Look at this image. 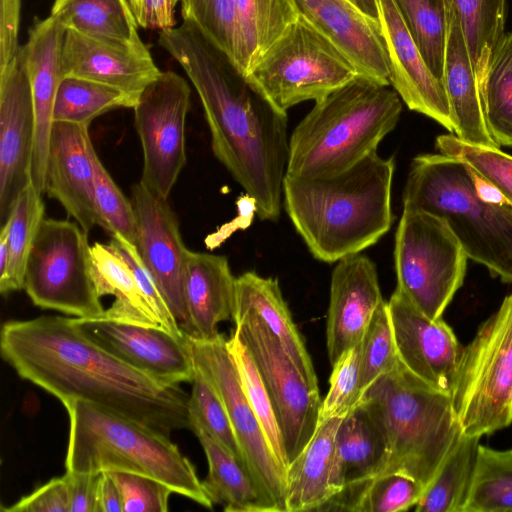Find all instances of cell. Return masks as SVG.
Listing matches in <instances>:
<instances>
[{
    "mask_svg": "<svg viewBox=\"0 0 512 512\" xmlns=\"http://www.w3.org/2000/svg\"><path fill=\"white\" fill-rule=\"evenodd\" d=\"M23 289L40 308L77 318L104 316L88 233L77 222L43 218L27 259Z\"/></svg>",
    "mask_w": 512,
    "mask_h": 512,
    "instance_id": "11",
    "label": "cell"
},
{
    "mask_svg": "<svg viewBox=\"0 0 512 512\" xmlns=\"http://www.w3.org/2000/svg\"><path fill=\"white\" fill-rule=\"evenodd\" d=\"M360 74L353 64L299 14L246 77L282 111L317 101Z\"/></svg>",
    "mask_w": 512,
    "mask_h": 512,
    "instance_id": "9",
    "label": "cell"
},
{
    "mask_svg": "<svg viewBox=\"0 0 512 512\" xmlns=\"http://www.w3.org/2000/svg\"><path fill=\"white\" fill-rule=\"evenodd\" d=\"M442 83L453 133L464 142L500 147L489 133L477 75L458 21L449 9Z\"/></svg>",
    "mask_w": 512,
    "mask_h": 512,
    "instance_id": "26",
    "label": "cell"
},
{
    "mask_svg": "<svg viewBox=\"0 0 512 512\" xmlns=\"http://www.w3.org/2000/svg\"><path fill=\"white\" fill-rule=\"evenodd\" d=\"M137 218L135 247L156 282L184 334L190 321L184 297V278L189 249L185 246L177 217L168 198L140 182L131 189Z\"/></svg>",
    "mask_w": 512,
    "mask_h": 512,
    "instance_id": "15",
    "label": "cell"
},
{
    "mask_svg": "<svg viewBox=\"0 0 512 512\" xmlns=\"http://www.w3.org/2000/svg\"><path fill=\"white\" fill-rule=\"evenodd\" d=\"M91 262L99 296L115 297L104 317L143 326H159L128 263L110 244L94 243Z\"/></svg>",
    "mask_w": 512,
    "mask_h": 512,
    "instance_id": "32",
    "label": "cell"
},
{
    "mask_svg": "<svg viewBox=\"0 0 512 512\" xmlns=\"http://www.w3.org/2000/svg\"><path fill=\"white\" fill-rule=\"evenodd\" d=\"M183 21L194 23L237 67L240 32L236 0H181Z\"/></svg>",
    "mask_w": 512,
    "mask_h": 512,
    "instance_id": "44",
    "label": "cell"
},
{
    "mask_svg": "<svg viewBox=\"0 0 512 512\" xmlns=\"http://www.w3.org/2000/svg\"><path fill=\"white\" fill-rule=\"evenodd\" d=\"M116 482L123 501V512H166L173 492L164 483L136 473L107 471Z\"/></svg>",
    "mask_w": 512,
    "mask_h": 512,
    "instance_id": "50",
    "label": "cell"
},
{
    "mask_svg": "<svg viewBox=\"0 0 512 512\" xmlns=\"http://www.w3.org/2000/svg\"><path fill=\"white\" fill-rule=\"evenodd\" d=\"M439 153L465 163L512 205V156L499 147L471 144L452 133L435 140Z\"/></svg>",
    "mask_w": 512,
    "mask_h": 512,
    "instance_id": "43",
    "label": "cell"
},
{
    "mask_svg": "<svg viewBox=\"0 0 512 512\" xmlns=\"http://www.w3.org/2000/svg\"><path fill=\"white\" fill-rule=\"evenodd\" d=\"M138 99L114 87L77 77H63L55 98L54 122L88 127L98 116L134 108Z\"/></svg>",
    "mask_w": 512,
    "mask_h": 512,
    "instance_id": "38",
    "label": "cell"
},
{
    "mask_svg": "<svg viewBox=\"0 0 512 512\" xmlns=\"http://www.w3.org/2000/svg\"><path fill=\"white\" fill-rule=\"evenodd\" d=\"M35 115L26 47L0 71V220L9 218L20 192L31 183Z\"/></svg>",
    "mask_w": 512,
    "mask_h": 512,
    "instance_id": "16",
    "label": "cell"
},
{
    "mask_svg": "<svg viewBox=\"0 0 512 512\" xmlns=\"http://www.w3.org/2000/svg\"><path fill=\"white\" fill-rule=\"evenodd\" d=\"M240 32L237 68L247 77L298 18L293 0H236Z\"/></svg>",
    "mask_w": 512,
    "mask_h": 512,
    "instance_id": "33",
    "label": "cell"
},
{
    "mask_svg": "<svg viewBox=\"0 0 512 512\" xmlns=\"http://www.w3.org/2000/svg\"><path fill=\"white\" fill-rule=\"evenodd\" d=\"M235 284L225 256L189 250L184 278L188 335L208 339L219 333V323L232 318Z\"/></svg>",
    "mask_w": 512,
    "mask_h": 512,
    "instance_id": "27",
    "label": "cell"
},
{
    "mask_svg": "<svg viewBox=\"0 0 512 512\" xmlns=\"http://www.w3.org/2000/svg\"><path fill=\"white\" fill-rule=\"evenodd\" d=\"M94 168V205L99 223L112 237H119L135 245L137 218L131 200H128L91 149Z\"/></svg>",
    "mask_w": 512,
    "mask_h": 512,
    "instance_id": "45",
    "label": "cell"
},
{
    "mask_svg": "<svg viewBox=\"0 0 512 512\" xmlns=\"http://www.w3.org/2000/svg\"><path fill=\"white\" fill-rule=\"evenodd\" d=\"M402 100L365 76L315 101L289 138L286 175L315 178L349 169L377 151L397 125Z\"/></svg>",
    "mask_w": 512,
    "mask_h": 512,
    "instance_id": "5",
    "label": "cell"
},
{
    "mask_svg": "<svg viewBox=\"0 0 512 512\" xmlns=\"http://www.w3.org/2000/svg\"><path fill=\"white\" fill-rule=\"evenodd\" d=\"M61 68L63 77L102 83L136 99L162 72L147 46L123 48L71 30L64 36Z\"/></svg>",
    "mask_w": 512,
    "mask_h": 512,
    "instance_id": "24",
    "label": "cell"
},
{
    "mask_svg": "<svg viewBox=\"0 0 512 512\" xmlns=\"http://www.w3.org/2000/svg\"><path fill=\"white\" fill-rule=\"evenodd\" d=\"M44 210L42 194L29 183L18 195L6 221L10 259L6 275L0 279L2 295L23 289L27 259Z\"/></svg>",
    "mask_w": 512,
    "mask_h": 512,
    "instance_id": "39",
    "label": "cell"
},
{
    "mask_svg": "<svg viewBox=\"0 0 512 512\" xmlns=\"http://www.w3.org/2000/svg\"><path fill=\"white\" fill-rule=\"evenodd\" d=\"M101 473L68 471L64 476L69 512H99L98 484Z\"/></svg>",
    "mask_w": 512,
    "mask_h": 512,
    "instance_id": "52",
    "label": "cell"
},
{
    "mask_svg": "<svg viewBox=\"0 0 512 512\" xmlns=\"http://www.w3.org/2000/svg\"><path fill=\"white\" fill-rule=\"evenodd\" d=\"M478 82L490 135L499 146L512 147V32L502 37Z\"/></svg>",
    "mask_w": 512,
    "mask_h": 512,
    "instance_id": "37",
    "label": "cell"
},
{
    "mask_svg": "<svg viewBox=\"0 0 512 512\" xmlns=\"http://www.w3.org/2000/svg\"><path fill=\"white\" fill-rule=\"evenodd\" d=\"M158 43L200 98L214 156L253 201L258 217L276 221L289 158L287 112L257 90L194 23L185 20L161 31Z\"/></svg>",
    "mask_w": 512,
    "mask_h": 512,
    "instance_id": "2",
    "label": "cell"
},
{
    "mask_svg": "<svg viewBox=\"0 0 512 512\" xmlns=\"http://www.w3.org/2000/svg\"><path fill=\"white\" fill-rule=\"evenodd\" d=\"M480 437L463 432L415 506L417 512H462L471 486Z\"/></svg>",
    "mask_w": 512,
    "mask_h": 512,
    "instance_id": "35",
    "label": "cell"
},
{
    "mask_svg": "<svg viewBox=\"0 0 512 512\" xmlns=\"http://www.w3.org/2000/svg\"><path fill=\"white\" fill-rule=\"evenodd\" d=\"M66 29L51 15L36 19L25 43L35 115L31 183L45 193V175L55 98L63 78L61 52Z\"/></svg>",
    "mask_w": 512,
    "mask_h": 512,
    "instance_id": "23",
    "label": "cell"
},
{
    "mask_svg": "<svg viewBox=\"0 0 512 512\" xmlns=\"http://www.w3.org/2000/svg\"><path fill=\"white\" fill-rule=\"evenodd\" d=\"M375 264L361 253L337 261L331 274L326 345L331 365L359 344L384 303Z\"/></svg>",
    "mask_w": 512,
    "mask_h": 512,
    "instance_id": "20",
    "label": "cell"
},
{
    "mask_svg": "<svg viewBox=\"0 0 512 512\" xmlns=\"http://www.w3.org/2000/svg\"><path fill=\"white\" fill-rule=\"evenodd\" d=\"M394 168L393 157L375 151L330 176H285L283 206L316 259L334 263L361 253L389 231Z\"/></svg>",
    "mask_w": 512,
    "mask_h": 512,
    "instance_id": "3",
    "label": "cell"
},
{
    "mask_svg": "<svg viewBox=\"0 0 512 512\" xmlns=\"http://www.w3.org/2000/svg\"><path fill=\"white\" fill-rule=\"evenodd\" d=\"M361 342L345 350L332 364L329 389L322 400L319 421L344 418L363 397Z\"/></svg>",
    "mask_w": 512,
    "mask_h": 512,
    "instance_id": "47",
    "label": "cell"
},
{
    "mask_svg": "<svg viewBox=\"0 0 512 512\" xmlns=\"http://www.w3.org/2000/svg\"><path fill=\"white\" fill-rule=\"evenodd\" d=\"M462 512H512V449L500 451L479 444Z\"/></svg>",
    "mask_w": 512,
    "mask_h": 512,
    "instance_id": "40",
    "label": "cell"
},
{
    "mask_svg": "<svg viewBox=\"0 0 512 512\" xmlns=\"http://www.w3.org/2000/svg\"><path fill=\"white\" fill-rule=\"evenodd\" d=\"M403 209L442 218L468 259L512 283V205L465 163L441 153L416 156Z\"/></svg>",
    "mask_w": 512,
    "mask_h": 512,
    "instance_id": "4",
    "label": "cell"
},
{
    "mask_svg": "<svg viewBox=\"0 0 512 512\" xmlns=\"http://www.w3.org/2000/svg\"><path fill=\"white\" fill-rule=\"evenodd\" d=\"M99 512H123V501L120 490L109 472L100 474L98 484Z\"/></svg>",
    "mask_w": 512,
    "mask_h": 512,
    "instance_id": "55",
    "label": "cell"
},
{
    "mask_svg": "<svg viewBox=\"0 0 512 512\" xmlns=\"http://www.w3.org/2000/svg\"><path fill=\"white\" fill-rule=\"evenodd\" d=\"M336 460L342 488L377 477L387 459L384 436L360 402L342 418L335 438Z\"/></svg>",
    "mask_w": 512,
    "mask_h": 512,
    "instance_id": "31",
    "label": "cell"
},
{
    "mask_svg": "<svg viewBox=\"0 0 512 512\" xmlns=\"http://www.w3.org/2000/svg\"><path fill=\"white\" fill-rule=\"evenodd\" d=\"M208 462L204 488L226 512H278L246 466L202 428L192 430Z\"/></svg>",
    "mask_w": 512,
    "mask_h": 512,
    "instance_id": "29",
    "label": "cell"
},
{
    "mask_svg": "<svg viewBox=\"0 0 512 512\" xmlns=\"http://www.w3.org/2000/svg\"><path fill=\"white\" fill-rule=\"evenodd\" d=\"M468 256L440 217L404 210L395 235L396 290L432 320L463 285Z\"/></svg>",
    "mask_w": 512,
    "mask_h": 512,
    "instance_id": "10",
    "label": "cell"
},
{
    "mask_svg": "<svg viewBox=\"0 0 512 512\" xmlns=\"http://www.w3.org/2000/svg\"><path fill=\"white\" fill-rule=\"evenodd\" d=\"M191 383L188 401L190 430L202 428L244 464L240 445L220 397L196 368Z\"/></svg>",
    "mask_w": 512,
    "mask_h": 512,
    "instance_id": "46",
    "label": "cell"
},
{
    "mask_svg": "<svg viewBox=\"0 0 512 512\" xmlns=\"http://www.w3.org/2000/svg\"><path fill=\"white\" fill-rule=\"evenodd\" d=\"M141 28L165 31L176 27L175 9L181 0H127Z\"/></svg>",
    "mask_w": 512,
    "mask_h": 512,
    "instance_id": "53",
    "label": "cell"
},
{
    "mask_svg": "<svg viewBox=\"0 0 512 512\" xmlns=\"http://www.w3.org/2000/svg\"><path fill=\"white\" fill-rule=\"evenodd\" d=\"M69 417L68 471L145 475L205 508L213 502L191 461L169 436L92 404H63Z\"/></svg>",
    "mask_w": 512,
    "mask_h": 512,
    "instance_id": "7",
    "label": "cell"
},
{
    "mask_svg": "<svg viewBox=\"0 0 512 512\" xmlns=\"http://www.w3.org/2000/svg\"><path fill=\"white\" fill-rule=\"evenodd\" d=\"M3 359L62 404L83 401L170 435L190 429L189 396L124 362L87 336L73 318L43 315L6 322Z\"/></svg>",
    "mask_w": 512,
    "mask_h": 512,
    "instance_id": "1",
    "label": "cell"
},
{
    "mask_svg": "<svg viewBox=\"0 0 512 512\" xmlns=\"http://www.w3.org/2000/svg\"><path fill=\"white\" fill-rule=\"evenodd\" d=\"M381 430L387 459L378 475L404 474L425 488L462 433L450 394L429 386L399 361L360 401Z\"/></svg>",
    "mask_w": 512,
    "mask_h": 512,
    "instance_id": "6",
    "label": "cell"
},
{
    "mask_svg": "<svg viewBox=\"0 0 512 512\" xmlns=\"http://www.w3.org/2000/svg\"><path fill=\"white\" fill-rule=\"evenodd\" d=\"M342 418L319 421L304 450L286 471V512L318 511L342 489L335 449Z\"/></svg>",
    "mask_w": 512,
    "mask_h": 512,
    "instance_id": "28",
    "label": "cell"
},
{
    "mask_svg": "<svg viewBox=\"0 0 512 512\" xmlns=\"http://www.w3.org/2000/svg\"><path fill=\"white\" fill-rule=\"evenodd\" d=\"M424 487L400 473H388L344 486L320 511L399 512L416 506Z\"/></svg>",
    "mask_w": 512,
    "mask_h": 512,
    "instance_id": "34",
    "label": "cell"
},
{
    "mask_svg": "<svg viewBox=\"0 0 512 512\" xmlns=\"http://www.w3.org/2000/svg\"><path fill=\"white\" fill-rule=\"evenodd\" d=\"M459 23L477 79L485 73L492 54L505 35L507 0H447Z\"/></svg>",
    "mask_w": 512,
    "mask_h": 512,
    "instance_id": "36",
    "label": "cell"
},
{
    "mask_svg": "<svg viewBox=\"0 0 512 512\" xmlns=\"http://www.w3.org/2000/svg\"><path fill=\"white\" fill-rule=\"evenodd\" d=\"M432 73L442 81L449 29L447 0H393Z\"/></svg>",
    "mask_w": 512,
    "mask_h": 512,
    "instance_id": "41",
    "label": "cell"
},
{
    "mask_svg": "<svg viewBox=\"0 0 512 512\" xmlns=\"http://www.w3.org/2000/svg\"><path fill=\"white\" fill-rule=\"evenodd\" d=\"M233 321V332L250 353L272 403L290 465L317 429L322 404L319 391L305 382L264 324L249 316L234 317Z\"/></svg>",
    "mask_w": 512,
    "mask_h": 512,
    "instance_id": "13",
    "label": "cell"
},
{
    "mask_svg": "<svg viewBox=\"0 0 512 512\" xmlns=\"http://www.w3.org/2000/svg\"><path fill=\"white\" fill-rule=\"evenodd\" d=\"M191 88L173 71H164L140 94L134 123L143 151L140 183L168 198L186 163L185 122Z\"/></svg>",
    "mask_w": 512,
    "mask_h": 512,
    "instance_id": "14",
    "label": "cell"
},
{
    "mask_svg": "<svg viewBox=\"0 0 512 512\" xmlns=\"http://www.w3.org/2000/svg\"><path fill=\"white\" fill-rule=\"evenodd\" d=\"M2 510L6 512H69V499L64 476L52 478Z\"/></svg>",
    "mask_w": 512,
    "mask_h": 512,
    "instance_id": "51",
    "label": "cell"
},
{
    "mask_svg": "<svg viewBox=\"0 0 512 512\" xmlns=\"http://www.w3.org/2000/svg\"><path fill=\"white\" fill-rule=\"evenodd\" d=\"M398 359L417 378L452 394L463 347L451 327L421 313L395 289L387 302Z\"/></svg>",
    "mask_w": 512,
    "mask_h": 512,
    "instance_id": "17",
    "label": "cell"
},
{
    "mask_svg": "<svg viewBox=\"0 0 512 512\" xmlns=\"http://www.w3.org/2000/svg\"><path fill=\"white\" fill-rule=\"evenodd\" d=\"M239 316L264 324L281 342L305 382L319 391L313 363L277 279L253 271L237 277L232 319Z\"/></svg>",
    "mask_w": 512,
    "mask_h": 512,
    "instance_id": "25",
    "label": "cell"
},
{
    "mask_svg": "<svg viewBox=\"0 0 512 512\" xmlns=\"http://www.w3.org/2000/svg\"><path fill=\"white\" fill-rule=\"evenodd\" d=\"M20 12L21 0H0V71L9 65L19 50Z\"/></svg>",
    "mask_w": 512,
    "mask_h": 512,
    "instance_id": "54",
    "label": "cell"
},
{
    "mask_svg": "<svg viewBox=\"0 0 512 512\" xmlns=\"http://www.w3.org/2000/svg\"><path fill=\"white\" fill-rule=\"evenodd\" d=\"M50 15L66 30L111 45L146 46L127 0H54Z\"/></svg>",
    "mask_w": 512,
    "mask_h": 512,
    "instance_id": "30",
    "label": "cell"
},
{
    "mask_svg": "<svg viewBox=\"0 0 512 512\" xmlns=\"http://www.w3.org/2000/svg\"><path fill=\"white\" fill-rule=\"evenodd\" d=\"M390 85L406 106L453 133L444 86L430 70L393 0H379Z\"/></svg>",
    "mask_w": 512,
    "mask_h": 512,
    "instance_id": "19",
    "label": "cell"
},
{
    "mask_svg": "<svg viewBox=\"0 0 512 512\" xmlns=\"http://www.w3.org/2000/svg\"><path fill=\"white\" fill-rule=\"evenodd\" d=\"M451 397L466 435L481 438L512 424V292L463 349Z\"/></svg>",
    "mask_w": 512,
    "mask_h": 512,
    "instance_id": "8",
    "label": "cell"
},
{
    "mask_svg": "<svg viewBox=\"0 0 512 512\" xmlns=\"http://www.w3.org/2000/svg\"><path fill=\"white\" fill-rule=\"evenodd\" d=\"M184 335L195 368L225 406L245 466L278 512H286V474L277 463L248 402L227 339L220 333L208 339Z\"/></svg>",
    "mask_w": 512,
    "mask_h": 512,
    "instance_id": "12",
    "label": "cell"
},
{
    "mask_svg": "<svg viewBox=\"0 0 512 512\" xmlns=\"http://www.w3.org/2000/svg\"><path fill=\"white\" fill-rule=\"evenodd\" d=\"M363 391L399 362L387 302L373 315L361 341Z\"/></svg>",
    "mask_w": 512,
    "mask_h": 512,
    "instance_id": "48",
    "label": "cell"
},
{
    "mask_svg": "<svg viewBox=\"0 0 512 512\" xmlns=\"http://www.w3.org/2000/svg\"><path fill=\"white\" fill-rule=\"evenodd\" d=\"M296 8L365 76L390 86L381 25L347 0H293Z\"/></svg>",
    "mask_w": 512,
    "mask_h": 512,
    "instance_id": "22",
    "label": "cell"
},
{
    "mask_svg": "<svg viewBox=\"0 0 512 512\" xmlns=\"http://www.w3.org/2000/svg\"><path fill=\"white\" fill-rule=\"evenodd\" d=\"M227 345L237 366L248 402L261 425L277 463L286 474L289 464L281 430L256 365L246 346L234 332L227 339Z\"/></svg>",
    "mask_w": 512,
    "mask_h": 512,
    "instance_id": "42",
    "label": "cell"
},
{
    "mask_svg": "<svg viewBox=\"0 0 512 512\" xmlns=\"http://www.w3.org/2000/svg\"><path fill=\"white\" fill-rule=\"evenodd\" d=\"M73 319L92 340L140 371L168 384L192 382L195 367L185 335L104 316Z\"/></svg>",
    "mask_w": 512,
    "mask_h": 512,
    "instance_id": "18",
    "label": "cell"
},
{
    "mask_svg": "<svg viewBox=\"0 0 512 512\" xmlns=\"http://www.w3.org/2000/svg\"><path fill=\"white\" fill-rule=\"evenodd\" d=\"M362 13L380 23L379 0H347Z\"/></svg>",
    "mask_w": 512,
    "mask_h": 512,
    "instance_id": "56",
    "label": "cell"
},
{
    "mask_svg": "<svg viewBox=\"0 0 512 512\" xmlns=\"http://www.w3.org/2000/svg\"><path fill=\"white\" fill-rule=\"evenodd\" d=\"M88 127L54 122L51 130L45 193L57 200L87 232L98 225L94 205V168Z\"/></svg>",
    "mask_w": 512,
    "mask_h": 512,
    "instance_id": "21",
    "label": "cell"
},
{
    "mask_svg": "<svg viewBox=\"0 0 512 512\" xmlns=\"http://www.w3.org/2000/svg\"><path fill=\"white\" fill-rule=\"evenodd\" d=\"M109 244L125 259L133 272L135 280L148 303L159 326L177 337L184 333L168 307L156 282L142 261L135 245L119 237H112Z\"/></svg>",
    "mask_w": 512,
    "mask_h": 512,
    "instance_id": "49",
    "label": "cell"
}]
</instances>
